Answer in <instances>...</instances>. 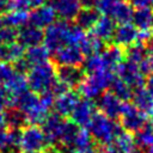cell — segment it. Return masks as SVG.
<instances>
[{"label":"cell","instance_id":"d6986e66","mask_svg":"<svg viewBox=\"0 0 153 153\" xmlns=\"http://www.w3.org/2000/svg\"><path fill=\"white\" fill-rule=\"evenodd\" d=\"M133 105L140 110L146 116H153V97L151 93L143 88L139 87L133 90Z\"/></svg>","mask_w":153,"mask_h":153},{"label":"cell","instance_id":"db71d44e","mask_svg":"<svg viewBox=\"0 0 153 153\" xmlns=\"http://www.w3.org/2000/svg\"><path fill=\"white\" fill-rule=\"evenodd\" d=\"M74 153H79V152H74Z\"/></svg>","mask_w":153,"mask_h":153},{"label":"cell","instance_id":"4dcf8cb0","mask_svg":"<svg viewBox=\"0 0 153 153\" xmlns=\"http://www.w3.org/2000/svg\"><path fill=\"white\" fill-rule=\"evenodd\" d=\"M80 50L82 51L84 55L88 56V55H92V54H99L103 51V48H104V43L102 39H99L98 37H96L94 35H91V36H87L85 37V39L81 42L80 44Z\"/></svg>","mask_w":153,"mask_h":153},{"label":"cell","instance_id":"c3c4849f","mask_svg":"<svg viewBox=\"0 0 153 153\" xmlns=\"http://www.w3.org/2000/svg\"><path fill=\"white\" fill-rule=\"evenodd\" d=\"M147 53H153V42H152L151 45L147 48Z\"/></svg>","mask_w":153,"mask_h":153},{"label":"cell","instance_id":"74e56055","mask_svg":"<svg viewBox=\"0 0 153 153\" xmlns=\"http://www.w3.org/2000/svg\"><path fill=\"white\" fill-rule=\"evenodd\" d=\"M17 33L18 32L16 31V29H12L8 26H2V29L0 30V45L16 42Z\"/></svg>","mask_w":153,"mask_h":153},{"label":"cell","instance_id":"ba28073f","mask_svg":"<svg viewBox=\"0 0 153 153\" xmlns=\"http://www.w3.org/2000/svg\"><path fill=\"white\" fill-rule=\"evenodd\" d=\"M116 72H117L118 78L121 80H123L131 88L135 90L139 87H143L145 74L141 72L139 65L126 60V61H122L116 67Z\"/></svg>","mask_w":153,"mask_h":153},{"label":"cell","instance_id":"5bb4252c","mask_svg":"<svg viewBox=\"0 0 153 153\" xmlns=\"http://www.w3.org/2000/svg\"><path fill=\"white\" fill-rule=\"evenodd\" d=\"M51 7L54 8L56 16L66 22L75 19L81 11L80 0H53Z\"/></svg>","mask_w":153,"mask_h":153},{"label":"cell","instance_id":"7402d4cb","mask_svg":"<svg viewBox=\"0 0 153 153\" xmlns=\"http://www.w3.org/2000/svg\"><path fill=\"white\" fill-rule=\"evenodd\" d=\"M2 87H5L6 91L11 94V98L17 97L29 90V85H27V80L25 75L17 71H14L13 75L6 81V84Z\"/></svg>","mask_w":153,"mask_h":153},{"label":"cell","instance_id":"681fc988","mask_svg":"<svg viewBox=\"0 0 153 153\" xmlns=\"http://www.w3.org/2000/svg\"><path fill=\"white\" fill-rule=\"evenodd\" d=\"M47 153H63V152H61V151H59V149H50V151H48Z\"/></svg>","mask_w":153,"mask_h":153},{"label":"cell","instance_id":"3957f363","mask_svg":"<svg viewBox=\"0 0 153 153\" xmlns=\"http://www.w3.org/2000/svg\"><path fill=\"white\" fill-rule=\"evenodd\" d=\"M115 80L114 71H99L90 74L82 80L78 86L79 93L86 99H94L99 97L106 88H110L112 81Z\"/></svg>","mask_w":153,"mask_h":153},{"label":"cell","instance_id":"f35d334b","mask_svg":"<svg viewBox=\"0 0 153 153\" xmlns=\"http://www.w3.org/2000/svg\"><path fill=\"white\" fill-rule=\"evenodd\" d=\"M13 73H14V68L11 65L6 62L0 63V87H2L6 84V81L13 75Z\"/></svg>","mask_w":153,"mask_h":153},{"label":"cell","instance_id":"8fae6325","mask_svg":"<svg viewBox=\"0 0 153 153\" xmlns=\"http://www.w3.org/2000/svg\"><path fill=\"white\" fill-rule=\"evenodd\" d=\"M94 109H96V105L91 99H86V98L79 99L73 111L69 115L72 118V122L75 123L80 128L88 127L92 117L96 114Z\"/></svg>","mask_w":153,"mask_h":153},{"label":"cell","instance_id":"44dd1931","mask_svg":"<svg viewBox=\"0 0 153 153\" xmlns=\"http://www.w3.org/2000/svg\"><path fill=\"white\" fill-rule=\"evenodd\" d=\"M100 56L103 60L104 68L108 71H114L123 61L124 54H123V50L118 45H112V47L104 49L100 53Z\"/></svg>","mask_w":153,"mask_h":153},{"label":"cell","instance_id":"d590c367","mask_svg":"<svg viewBox=\"0 0 153 153\" xmlns=\"http://www.w3.org/2000/svg\"><path fill=\"white\" fill-rule=\"evenodd\" d=\"M82 65H84V71L87 72L88 74H92V73H96V72L105 69L104 65H103V60H102L100 53L99 54L88 55L86 57V60H84Z\"/></svg>","mask_w":153,"mask_h":153},{"label":"cell","instance_id":"9a60e30c","mask_svg":"<svg viewBox=\"0 0 153 153\" xmlns=\"http://www.w3.org/2000/svg\"><path fill=\"white\" fill-rule=\"evenodd\" d=\"M79 100V94L74 91H66L62 94H59L55 97L53 108L55 110V114L60 115L61 117L69 116L71 112L73 111L75 104Z\"/></svg>","mask_w":153,"mask_h":153},{"label":"cell","instance_id":"2e32d148","mask_svg":"<svg viewBox=\"0 0 153 153\" xmlns=\"http://www.w3.org/2000/svg\"><path fill=\"white\" fill-rule=\"evenodd\" d=\"M56 78L60 82L65 84L67 87L79 86L84 78V71L80 67L73 66H60L56 72Z\"/></svg>","mask_w":153,"mask_h":153},{"label":"cell","instance_id":"8d00e7d4","mask_svg":"<svg viewBox=\"0 0 153 153\" xmlns=\"http://www.w3.org/2000/svg\"><path fill=\"white\" fill-rule=\"evenodd\" d=\"M135 141L136 145L141 148H147L153 145V131L149 128V126H145L141 130L136 133Z\"/></svg>","mask_w":153,"mask_h":153},{"label":"cell","instance_id":"d6a6232c","mask_svg":"<svg viewBox=\"0 0 153 153\" xmlns=\"http://www.w3.org/2000/svg\"><path fill=\"white\" fill-rule=\"evenodd\" d=\"M126 56H127L128 61L140 65L147 56V47H145L143 43L133 44V45L128 47V49L126 51Z\"/></svg>","mask_w":153,"mask_h":153},{"label":"cell","instance_id":"ffe728a7","mask_svg":"<svg viewBox=\"0 0 153 153\" xmlns=\"http://www.w3.org/2000/svg\"><path fill=\"white\" fill-rule=\"evenodd\" d=\"M115 29H116L115 20H112L108 16H102L98 18L97 23L93 25L91 31H92V35H94L96 37H98L99 39H102L104 42V41H109L114 37Z\"/></svg>","mask_w":153,"mask_h":153},{"label":"cell","instance_id":"836d02e7","mask_svg":"<svg viewBox=\"0 0 153 153\" xmlns=\"http://www.w3.org/2000/svg\"><path fill=\"white\" fill-rule=\"evenodd\" d=\"M5 116H6L8 128L11 129H20L24 126V123H26L24 114L16 108H11L10 110H7L5 112Z\"/></svg>","mask_w":153,"mask_h":153},{"label":"cell","instance_id":"60d3db41","mask_svg":"<svg viewBox=\"0 0 153 153\" xmlns=\"http://www.w3.org/2000/svg\"><path fill=\"white\" fill-rule=\"evenodd\" d=\"M29 7L27 0H11V11H27Z\"/></svg>","mask_w":153,"mask_h":153},{"label":"cell","instance_id":"f546056e","mask_svg":"<svg viewBox=\"0 0 153 153\" xmlns=\"http://www.w3.org/2000/svg\"><path fill=\"white\" fill-rule=\"evenodd\" d=\"M2 20H4L5 26L12 27V29L23 27L29 22V14H27L26 11H16V10H12V11H10V12L6 13V16H5V18Z\"/></svg>","mask_w":153,"mask_h":153},{"label":"cell","instance_id":"5b68a950","mask_svg":"<svg viewBox=\"0 0 153 153\" xmlns=\"http://www.w3.org/2000/svg\"><path fill=\"white\" fill-rule=\"evenodd\" d=\"M48 146L47 137L42 128L37 126H29L20 130L19 148L25 153H41Z\"/></svg>","mask_w":153,"mask_h":153},{"label":"cell","instance_id":"9c48e42d","mask_svg":"<svg viewBox=\"0 0 153 153\" xmlns=\"http://www.w3.org/2000/svg\"><path fill=\"white\" fill-rule=\"evenodd\" d=\"M97 108L100 110V114L105 115L109 118L116 120L121 117L124 108V102L117 98L112 92H104L97 99Z\"/></svg>","mask_w":153,"mask_h":153},{"label":"cell","instance_id":"ac0fdd59","mask_svg":"<svg viewBox=\"0 0 153 153\" xmlns=\"http://www.w3.org/2000/svg\"><path fill=\"white\" fill-rule=\"evenodd\" d=\"M43 36L44 32L42 31V29L36 27L31 24L20 27V30L17 33V38L19 39V43L23 47H27V48L38 45L41 42H43Z\"/></svg>","mask_w":153,"mask_h":153},{"label":"cell","instance_id":"6da1fadb","mask_svg":"<svg viewBox=\"0 0 153 153\" xmlns=\"http://www.w3.org/2000/svg\"><path fill=\"white\" fill-rule=\"evenodd\" d=\"M121 131V124H118L115 120L109 118L103 114H94L88 124L90 135L96 142L103 146L112 142Z\"/></svg>","mask_w":153,"mask_h":153},{"label":"cell","instance_id":"30bf717a","mask_svg":"<svg viewBox=\"0 0 153 153\" xmlns=\"http://www.w3.org/2000/svg\"><path fill=\"white\" fill-rule=\"evenodd\" d=\"M54 60L59 66L79 67L84 62V54L78 45L66 44L54 53Z\"/></svg>","mask_w":153,"mask_h":153},{"label":"cell","instance_id":"7c38bea8","mask_svg":"<svg viewBox=\"0 0 153 153\" xmlns=\"http://www.w3.org/2000/svg\"><path fill=\"white\" fill-rule=\"evenodd\" d=\"M65 122L66 121L57 114L48 115V117L42 123V130L47 137L48 143L57 145L60 142V137H61Z\"/></svg>","mask_w":153,"mask_h":153},{"label":"cell","instance_id":"bcb514c9","mask_svg":"<svg viewBox=\"0 0 153 153\" xmlns=\"http://www.w3.org/2000/svg\"><path fill=\"white\" fill-rule=\"evenodd\" d=\"M146 85H147V91L151 93V96L153 97V74L148 78V80H147V82H146Z\"/></svg>","mask_w":153,"mask_h":153},{"label":"cell","instance_id":"7bdbcfd3","mask_svg":"<svg viewBox=\"0 0 153 153\" xmlns=\"http://www.w3.org/2000/svg\"><path fill=\"white\" fill-rule=\"evenodd\" d=\"M99 0H80L81 6H84V8H97Z\"/></svg>","mask_w":153,"mask_h":153},{"label":"cell","instance_id":"f5cc1de1","mask_svg":"<svg viewBox=\"0 0 153 153\" xmlns=\"http://www.w3.org/2000/svg\"><path fill=\"white\" fill-rule=\"evenodd\" d=\"M16 153H25V152H16Z\"/></svg>","mask_w":153,"mask_h":153},{"label":"cell","instance_id":"cb8c5ba5","mask_svg":"<svg viewBox=\"0 0 153 153\" xmlns=\"http://www.w3.org/2000/svg\"><path fill=\"white\" fill-rule=\"evenodd\" d=\"M79 152V153H96L97 147L94 143V140L90 135V133L82 128H80L75 141L73 143V153Z\"/></svg>","mask_w":153,"mask_h":153},{"label":"cell","instance_id":"83f0119b","mask_svg":"<svg viewBox=\"0 0 153 153\" xmlns=\"http://www.w3.org/2000/svg\"><path fill=\"white\" fill-rule=\"evenodd\" d=\"M131 20L136 29L151 30V27L153 26V12L149 7L137 8L135 12H133Z\"/></svg>","mask_w":153,"mask_h":153},{"label":"cell","instance_id":"277c9868","mask_svg":"<svg viewBox=\"0 0 153 153\" xmlns=\"http://www.w3.org/2000/svg\"><path fill=\"white\" fill-rule=\"evenodd\" d=\"M71 27L72 25L68 24L66 20H60L53 23L45 29L43 36V43L49 53L54 54L61 47L68 44Z\"/></svg>","mask_w":153,"mask_h":153},{"label":"cell","instance_id":"7a4b0ae2","mask_svg":"<svg viewBox=\"0 0 153 153\" xmlns=\"http://www.w3.org/2000/svg\"><path fill=\"white\" fill-rule=\"evenodd\" d=\"M26 80L32 92L42 94L47 91H50L56 82V69L49 62L33 66L29 69Z\"/></svg>","mask_w":153,"mask_h":153},{"label":"cell","instance_id":"603a6c76","mask_svg":"<svg viewBox=\"0 0 153 153\" xmlns=\"http://www.w3.org/2000/svg\"><path fill=\"white\" fill-rule=\"evenodd\" d=\"M49 55H50V53L48 51V49L44 45L38 44V45H33V47L27 48V50L24 54V60L27 62V65L31 68L33 66L48 62Z\"/></svg>","mask_w":153,"mask_h":153},{"label":"cell","instance_id":"4316f807","mask_svg":"<svg viewBox=\"0 0 153 153\" xmlns=\"http://www.w3.org/2000/svg\"><path fill=\"white\" fill-rule=\"evenodd\" d=\"M112 142L120 153H139V146L136 145L135 137L128 131H121Z\"/></svg>","mask_w":153,"mask_h":153},{"label":"cell","instance_id":"e575fe53","mask_svg":"<svg viewBox=\"0 0 153 153\" xmlns=\"http://www.w3.org/2000/svg\"><path fill=\"white\" fill-rule=\"evenodd\" d=\"M0 151H12L10 145V128L6 121L5 112H0Z\"/></svg>","mask_w":153,"mask_h":153},{"label":"cell","instance_id":"7dc6e473","mask_svg":"<svg viewBox=\"0 0 153 153\" xmlns=\"http://www.w3.org/2000/svg\"><path fill=\"white\" fill-rule=\"evenodd\" d=\"M145 153H153V145H152V146H149V147H147Z\"/></svg>","mask_w":153,"mask_h":153},{"label":"cell","instance_id":"52a82bcc","mask_svg":"<svg viewBox=\"0 0 153 153\" xmlns=\"http://www.w3.org/2000/svg\"><path fill=\"white\" fill-rule=\"evenodd\" d=\"M121 127L128 133H137L147 123V116L137 110L133 104L124 103L121 114Z\"/></svg>","mask_w":153,"mask_h":153},{"label":"cell","instance_id":"b9f144b4","mask_svg":"<svg viewBox=\"0 0 153 153\" xmlns=\"http://www.w3.org/2000/svg\"><path fill=\"white\" fill-rule=\"evenodd\" d=\"M130 2L136 8H143V7L153 6V0H130Z\"/></svg>","mask_w":153,"mask_h":153},{"label":"cell","instance_id":"1f68e13d","mask_svg":"<svg viewBox=\"0 0 153 153\" xmlns=\"http://www.w3.org/2000/svg\"><path fill=\"white\" fill-rule=\"evenodd\" d=\"M110 88H111V92L117 98H120L122 102L123 100H129L133 97V88L130 86H128L120 78H115V80L112 81Z\"/></svg>","mask_w":153,"mask_h":153},{"label":"cell","instance_id":"484cf974","mask_svg":"<svg viewBox=\"0 0 153 153\" xmlns=\"http://www.w3.org/2000/svg\"><path fill=\"white\" fill-rule=\"evenodd\" d=\"M79 130H80V127H78L75 123L66 121L63 129H62V133H61L59 145H61L62 148L68 151L69 153H73V143L75 141V137H76Z\"/></svg>","mask_w":153,"mask_h":153},{"label":"cell","instance_id":"f907efd6","mask_svg":"<svg viewBox=\"0 0 153 153\" xmlns=\"http://www.w3.org/2000/svg\"><path fill=\"white\" fill-rule=\"evenodd\" d=\"M2 26H4V20H2V18L0 17V30L2 29Z\"/></svg>","mask_w":153,"mask_h":153},{"label":"cell","instance_id":"d4e9b609","mask_svg":"<svg viewBox=\"0 0 153 153\" xmlns=\"http://www.w3.org/2000/svg\"><path fill=\"white\" fill-rule=\"evenodd\" d=\"M25 49L19 42H12L10 44L0 45V60L8 62H17L24 57Z\"/></svg>","mask_w":153,"mask_h":153},{"label":"cell","instance_id":"4fadbf2b","mask_svg":"<svg viewBox=\"0 0 153 153\" xmlns=\"http://www.w3.org/2000/svg\"><path fill=\"white\" fill-rule=\"evenodd\" d=\"M56 13L51 5H42L39 7H36L31 14H29V23L36 27L43 29L48 27L53 23H55Z\"/></svg>","mask_w":153,"mask_h":153},{"label":"cell","instance_id":"8992f818","mask_svg":"<svg viewBox=\"0 0 153 153\" xmlns=\"http://www.w3.org/2000/svg\"><path fill=\"white\" fill-rule=\"evenodd\" d=\"M97 11L104 13V16H108L112 20L121 24L129 23L133 17L131 6L128 5L124 0H99Z\"/></svg>","mask_w":153,"mask_h":153},{"label":"cell","instance_id":"f1b7e54d","mask_svg":"<svg viewBox=\"0 0 153 153\" xmlns=\"http://www.w3.org/2000/svg\"><path fill=\"white\" fill-rule=\"evenodd\" d=\"M99 13L96 8H84L76 16V25L81 29H92L99 18Z\"/></svg>","mask_w":153,"mask_h":153},{"label":"cell","instance_id":"f6af8a7d","mask_svg":"<svg viewBox=\"0 0 153 153\" xmlns=\"http://www.w3.org/2000/svg\"><path fill=\"white\" fill-rule=\"evenodd\" d=\"M47 0H27L29 2V6H32V7H39L42 5H44Z\"/></svg>","mask_w":153,"mask_h":153},{"label":"cell","instance_id":"ab89813d","mask_svg":"<svg viewBox=\"0 0 153 153\" xmlns=\"http://www.w3.org/2000/svg\"><path fill=\"white\" fill-rule=\"evenodd\" d=\"M8 106L11 108V94L5 87H0V112H2V110Z\"/></svg>","mask_w":153,"mask_h":153},{"label":"cell","instance_id":"ee69618b","mask_svg":"<svg viewBox=\"0 0 153 153\" xmlns=\"http://www.w3.org/2000/svg\"><path fill=\"white\" fill-rule=\"evenodd\" d=\"M11 11V0H0V13Z\"/></svg>","mask_w":153,"mask_h":153},{"label":"cell","instance_id":"e0dca14e","mask_svg":"<svg viewBox=\"0 0 153 153\" xmlns=\"http://www.w3.org/2000/svg\"><path fill=\"white\" fill-rule=\"evenodd\" d=\"M137 29L130 23H123L115 29L114 41L117 45L121 47H130L137 41Z\"/></svg>","mask_w":153,"mask_h":153},{"label":"cell","instance_id":"816d5d0a","mask_svg":"<svg viewBox=\"0 0 153 153\" xmlns=\"http://www.w3.org/2000/svg\"><path fill=\"white\" fill-rule=\"evenodd\" d=\"M149 128L152 129V131H153V120L151 121V123H149Z\"/></svg>","mask_w":153,"mask_h":153}]
</instances>
